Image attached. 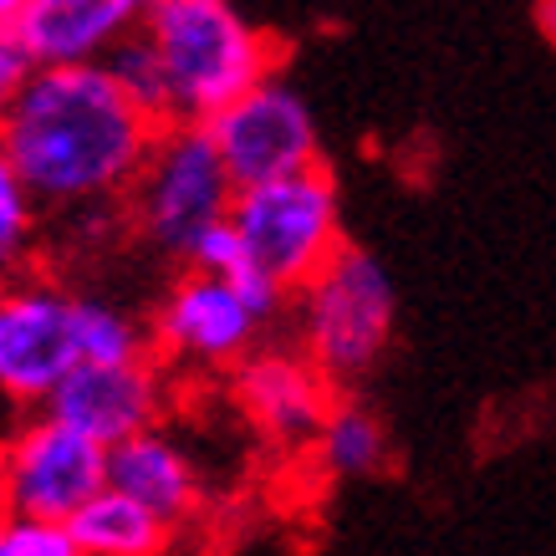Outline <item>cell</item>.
Instances as JSON below:
<instances>
[{
  "mask_svg": "<svg viewBox=\"0 0 556 556\" xmlns=\"http://www.w3.org/2000/svg\"><path fill=\"white\" fill-rule=\"evenodd\" d=\"M77 363V296L51 281L0 291V393L11 404H47Z\"/></svg>",
  "mask_w": 556,
  "mask_h": 556,
  "instance_id": "ba28073f",
  "label": "cell"
},
{
  "mask_svg": "<svg viewBox=\"0 0 556 556\" xmlns=\"http://www.w3.org/2000/svg\"><path fill=\"white\" fill-rule=\"evenodd\" d=\"M36 225H41V204L31 200V189L21 185L11 159L0 153V281L26 266V255L36 245Z\"/></svg>",
  "mask_w": 556,
  "mask_h": 556,
  "instance_id": "ac0fdd59",
  "label": "cell"
},
{
  "mask_svg": "<svg viewBox=\"0 0 556 556\" xmlns=\"http://www.w3.org/2000/svg\"><path fill=\"white\" fill-rule=\"evenodd\" d=\"M0 556H83V552H77V541L67 536V526L5 516V521H0Z\"/></svg>",
  "mask_w": 556,
  "mask_h": 556,
  "instance_id": "d6986e66",
  "label": "cell"
},
{
  "mask_svg": "<svg viewBox=\"0 0 556 556\" xmlns=\"http://www.w3.org/2000/svg\"><path fill=\"white\" fill-rule=\"evenodd\" d=\"M108 485V450L77 429L36 414L0 455V501L5 516L67 526Z\"/></svg>",
  "mask_w": 556,
  "mask_h": 556,
  "instance_id": "52a82bcc",
  "label": "cell"
},
{
  "mask_svg": "<svg viewBox=\"0 0 556 556\" xmlns=\"http://www.w3.org/2000/svg\"><path fill=\"white\" fill-rule=\"evenodd\" d=\"M317 450H321V465L342 480H363V475H378L388 465V434L378 414L353 399H338L327 424L317 434Z\"/></svg>",
  "mask_w": 556,
  "mask_h": 556,
  "instance_id": "9a60e30c",
  "label": "cell"
},
{
  "mask_svg": "<svg viewBox=\"0 0 556 556\" xmlns=\"http://www.w3.org/2000/svg\"><path fill=\"white\" fill-rule=\"evenodd\" d=\"M108 490L128 495L134 506H143L149 516L174 526V531L204 506L200 470H194L185 450H179L174 439H164L159 429L123 439V444L108 450Z\"/></svg>",
  "mask_w": 556,
  "mask_h": 556,
  "instance_id": "4fadbf2b",
  "label": "cell"
},
{
  "mask_svg": "<svg viewBox=\"0 0 556 556\" xmlns=\"http://www.w3.org/2000/svg\"><path fill=\"white\" fill-rule=\"evenodd\" d=\"M204 134H210V143H215L219 164H225L236 189H255V185H270V179L321 169L312 108H306V98L296 87L276 83V77L251 87L230 108H219L215 118L204 123Z\"/></svg>",
  "mask_w": 556,
  "mask_h": 556,
  "instance_id": "8992f818",
  "label": "cell"
},
{
  "mask_svg": "<svg viewBox=\"0 0 556 556\" xmlns=\"http://www.w3.org/2000/svg\"><path fill=\"white\" fill-rule=\"evenodd\" d=\"M67 536L77 541L83 556H169L174 526L134 506L128 495L102 485L77 516L67 521Z\"/></svg>",
  "mask_w": 556,
  "mask_h": 556,
  "instance_id": "5bb4252c",
  "label": "cell"
},
{
  "mask_svg": "<svg viewBox=\"0 0 556 556\" xmlns=\"http://www.w3.org/2000/svg\"><path fill=\"white\" fill-rule=\"evenodd\" d=\"M159 408H164L159 368L149 357H138V363H77L41 404V414L113 450L123 439L149 434L159 424Z\"/></svg>",
  "mask_w": 556,
  "mask_h": 556,
  "instance_id": "9c48e42d",
  "label": "cell"
},
{
  "mask_svg": "<svg viewBox=\"0 0 556 556\" xmlns=\"http://www.w3.org/2000/svg\"><path fill=\"white\" fill-rule=\"evenodd\" d=\"M230 225L240 236L245 266H255L287 296L312 287L348 245V236H342V200L327 169H306L291 174V179L236 189Z\"/></svg>",
  "mask_w": 556,
  "mask_h": 556,
  "instance_id": "3957f363",
  "label": "cell"
},
{
  "mask_svg": "<svg viewBox=\"0 0 556 556\" xmlns=\"http://www.w3.org/2000/svg\"><path fill=\"white\" fill-rule=\"evenodd\" d=\"M77 357L83 363H138L143 353V327L123 306L77 296Z\"/></svg>",
  "mask_w": 556,
  "mask_h": 556,
  "instance_id": "e0dca14e",
  "label": "cell"
},
{
  "mask_svg": "<svg viewBox=\"0 0 556 556\" xmlns=\"http://www.w3.org/2000/svg\"><path fill=\"white\" fill-rule=\"evenodd\" d=\"M143 41L169 77L174 123H210L276 67V47L230 0H149Z\"/></svg>",
  "mask_w": 556,
  "mask_h": 556,
  "instance_id": "7a4b0ae2",
  "label": "cell"
},
{
  "mask_svg": "<svg viewBox=\"0 0 556 556\" xmlns=\"http://www.w3.org/2000/svg\"><path fill=\"white\" fill-rule=\"evenodd\" d=\"M31 0H0V31H16V21L26 16Z\"/></svg>",
  "mask_w": 556,
  "mask_h": 556,
  "instance_id": "cb8c5ba5",
  "label": "cell"
},
{
  "mask_svg": "<svg viewBox=\"0 0 556 556\" xmlns=\"http://www.w3.org/2000/svg\"><path fill=\"white\" fill-rule=\"evenodd\" d=\"M296 296H302L306 357L332 388L357 383L383 363L399 327V296L378 255L342 245L338 261Z\"/></svg>",
  "mask_w": 556,
  "mask_h": 556,
  "instance_id": "277c9868",
  "label": "cell"
},
{
  "mask_svg": "<svg viewBox=\"0 0 556 556\" xmlns=\"http://www.w3.org/2000/svg\"><path fill=\"white\" fill-rule=\"evenodd\" d=\"M536 26H541V36L556 47V0H536Z\"/></svg>",
  "mask_w": 556,
  "mask_h": 556,
  "instance_id": "603a6c76",
  "label": "cell"
},
{
  "mask_svg": "<svg viewBox=\"0 0 556 556\" xmlns=\"http://www.w3.org/2000/svg\"><path fill=\"white\" fill-rule=\"evenodd\" d=\"M236 185L219 164L215 143L204 134V123H169L159 128L149 159L128 189V210L143 236L185 261L204 230H215L230 219Z\"/></svg>",
  "mask_w": 556,
  "mask_h": 556,
  "instance_id": "5b68a950",
  "label": "cell"
},
{
  "mask_svg": "<svg viewBox=\"0 0 556 556\" xmlns=\"http://www.w3.org/2000/svg\"><path fill=\"white\" fill-rule=\"evenodd\" d=\"M230 287H236V296L245 302V312H251L261 327H266L270 317H281V306H287V291L276 287V281H266L255 266H240L236 276H225Z\"/></svg>",
  "mask_w": 556,
  "mask_h": 556,
  "instance_id": "44dd1931",
  "label": "cell"
},
{
  "mask_svg": "<svg viewBox=\"0 0 556 556\" xmlns=\"http://www.w3.org/2000/svg\"><path fill=\"white\" fill-rule=\"evenodd\" d=\"M236 399L240 408L251 414V424L261 434L281 439V444H302V439H317L327 414H332V383L312 368L306 353H281V348H266V353H251L236 368Z\"/></svg>",
  "mask_w": 556,
  "mask_h": 556,
  "instance_id": "7c38bea8",
  "label": "cell"
},
{
  "mask_svg": "<svg viewBox=\"0 0 556 556\" xmlns=\"http://www.w3.org/2000/svg\"><path fill=\"white\" fill-rule=\"evenodd\" d=\"M185 266L194 270V276H236L240 266H245V251H240V236L236 225L225 219V225H215V230H204L200 240H194V251L185 255Z\"/></svg>",
  "mask_w": 556,
  "mask_h": 556,
  "instance_id": "ffe728a7",
  "label": "cell"
},
{
  "mask_svg": "<svg viewBox=\"0 0 556 556\" xmlns=\"http://www.w3.org/2000/svg\"><path fill=\"white\" fill-rule=\"evenodd\" d=\"M153 138L159 128L123 98L102 62L31 67V77L0 113V153L31 189V200L51 210L123 200Z\"/></svg>",
  "mask_w": 556,
  "mask_h": 556,
  "instance_id": "6da1fadb",
  "label": "cell"
},
{
  "mask_svg": "<svg viewBox=\"0 0 556 556\" xmlns=\"http://www.w3.org/2000/svg\"><path fill=\"white\" fill-rule=\"evenodd\" d=\"M0 291H5V281H0Z\"/></svg>",
  "mask_w": 556,
  "mask_h": 556,
  "instance_id": "d4e9b609",
  "label": "cell"
},
{
  "mask_svg": "<svg viewBox=\"0 0 556 556\" xmlns=\"http://www.w3.org/2000/svg\"><path fill=\"white\" fill-rule=\"evenodd\" d=\"M261 321L245 312V302L236 296L230 281L219 276H194L174 281V291L164 296L159 317H153V338L164 342L174 357L200 363V368H230L245 363Z\"/></svg>",
  "mask_w": 556,
  "mask_h": 556,
  "instance_id": "8fae6325",
  "label": "cell"
},
{
  "mask_svg": "<svg viewBox=\"0 0 556 556\" xmlns=\"http://www.w3.org/2000/svg\"><path fill=\"white\" fill-rule=\"evenodd\" d=\"M149 0H31L16 21V47L31 67H92L143 31Z\"/></svg>",
  "mask_w": 556,
  "mask_h": 556,
  "instance_id": "30bf717a",
  "label": "cell"
},
{
  "mask_svg": "<svg viewBox=\"0 0 556 556\" xmlns=\"http://www.w3.org/2000/svg\"><path fill=\"white\" fill-rule=\"evenodd\" d=\"M102 67L113 72V83L123 87V98L134 102L138 113L153 123V128H169L174 123V98H169V77L159 67V51L143 41V31L128 36L123 47L108 51Z\"/></svg>",
  "mask_w": 556,
  "mask_h": 556,
  "instance_id": "2e32d148",
  "label": "cell"
},
{
  "mask_svg": "<svg viewBox=\"0 0 556 556\" xmlns=\"http://www.w3.org/2000/svg\"><path fill=\"white\" fill-rule=\"evenodd\" d=\"M31 77V62H26V51L16 47V36L0 31V113H5V102L16 98V87Z\"/></svg>",
  "mask_w": 556,
  "mask_h": 556,
  "instance_id": "7402d4cb",
  "label": "cell"
}]
</instances>
